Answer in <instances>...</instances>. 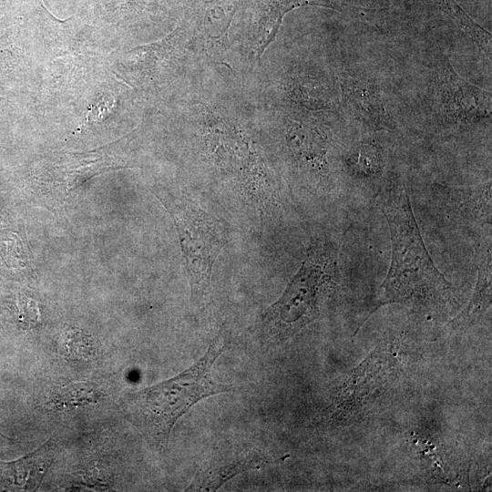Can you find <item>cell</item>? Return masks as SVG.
<instances>
[{"label": "cell", "mask_w": 492, "mask_h": 492, "mask_svg": "<svg viewBox=\"0 0 492 492\" xmlns=\"http://www.w3.org/2000/svg\"><path fill=\"white\" fill-rule=\"evenodd\" d=\"M350 173L361 179H372L381 174L383 152L374 142L362 143L348 159Z\"/></svg>", "instance_id": "17"}, {"label": "cell", "mask_w": 492, "mask_h": 492, "mask_svg": "<svg viewBox=\"0 0 492 492\" xmlns=\"http://www.w3.org/2000/svg\"><path fill=\"white\" fill-rule=\"evenodd\" d=\"M446 195L448 205H453L456 213L474 220L490 219V183L477 190L442 189Z\"/></svg>", "instance_id": "12"}, {"label": "cell", "mask_w": 492, "mask_h": 492, "mask_svg": "<svg viewBox=\"0 0 492 492\" xmlns=\"http://www.w3.org/2000/svg\"><path fill=\"white\" fill-rule=\"evenodd\" d=\"M277 461L278 459L271 458L261 452H241L216 457L197 473L186 490L215 491L240 473L260 468Z\"/></svg>", "instance_id": "7"}, {"label": "cell", "mask_w": 492, "mask_h": 492, "mask_svg": "<svg viewBox=\"0 0 492 492\" xmlns=\"http://www.w3.org/2000/svg\"><path fill=\"white\" fill-rule=\"evenodd\" d=\"M436 82L440 107L447 119L467 124L490 116L491 93L462 78L447 57L440 61Z\"/></svg>", "instance_id": "6"}, {"label": "cell", "mask_w": 492, "mask_h": 492, "mask_svg": "<svg viewBox=\"0 0 492 492\" xmlns=\"http://www.w3.org/2000/svg\"><path fill=\"white\" fill-rule=\"evenodd\" d=\"M292 97L296 102L311 109H330L335 105L334 97L329 87L310 77L294 81Z\"/></svg>", "instance_id": "15"}, {"label": "cell", "mask_w": 492, "mask_h": 492, "mask_svg": "<svg viewBox=\"0 0 492 492\" xmlns=\"http://www.w3.org/2000/svg\"><path fill=\"white\" fill-rule=\"evenodd\" d=\"M286 142L292 156L302 167L317 175H326L328 139L320 128L293 123L287 132Z\"/></svg>", "instance_id": "10"}, {"label": "cell", "mask_w": 492, "mask_h": 492, "mask_svg": "<svg viewBox=\"0 0 492 492\" xmlns=\"http://www.w3.org/2000/svg\"><path fill=\"white\" fill-rule=\"evenodd\" d=\"M490 233L477 245V281L467 306L446 327L466 330L477 324L491 305V240Z\"/></svg>", "instance_id": "9"}, {"label": "cell", "mask_w": 492, "mask_h": 492, "mask_svg": "<svg viewBox=\"0 0 492 492\" xmlns=\"http://www.w3.org/2000/svg\"><path fill=\"white\" fill-rule=\"evenodd\" d=\"M50 440L20 460L8 465L14 483L26 490H35L53 462Z\"/></svg>", "instance_id": "11"}, {"label": "cell", "mask_w": 492, "mask_h": 492, "mask_svg": "<svg viewBox=\"0 0 492 492\" xmlns=\"http://www.w3.org/2000/svg\"><path fill=\"white\" fill-rule=\"evenodd\" d=\"M169 210L179 236L192 297L202 298L224 245L222 234L211 216L189 199H175Z\"/></svg>", "instance_id": "4"}, {"label": "cell", "mask_w": 492, "mask_h": 492, "mask_svg": "<svg viewBox=\"0 0 492 492\" xmlns=\"http://www.w3.org/2000/svg\"><path fill=\"white\" fill-rule=\"evenodd\" d=\"M224 350V343L216 338L206 353L178 375L140 391L136 407L149 436L165 447L177 421L200 400L231 391L217 382L212 367Z\"/></svg>", "instance_id": "2"}, {"label": "cell", "mask_w": 492, "mask_h": 492, "mask_svg": "<svg viewBox=\"0 0 492 492\" xmlns=\"http://www.w3.org/2000/svg\"><path fill=\"white\" fill-rule=\"evenodd\" d=\"M307 3L301 0H283L275 5L265 16V19L260 23L257 36L253 41V52L258 58L261 57L266 47L274 40L283 15L292 8L307 5Z\"/></svg>", "instance_id": "14"}, {"label": "cell", "mask_w": 492, "mask_h": 492, "mask_svg": "<svg viewBox=\"0 0 492 492\" xmlns=\"http://www.w3.org/2000/svg\"><path fill=\"white\" fill-rule=\"evenodd\" d=\"M103 397L97 384L84 382L54 389L48 404L55 410H68L97 403Z\"/></svg>", "instance_id": "13"}, {"label": "cell", "mask_w": 492, "mask_h": 492, "mask_svg": "<svg viewBox=\"0 0 492 492\" xmlns=\"http://www.w3.org/2000/svg\"><path fill=\"white\" fill-rule=\"evenodd\" d=\"M442 9L491 59V35L479 26L455 0H440Z\"/></svg>", "instance_id": "16"}, {"label": "cell", "mask_w": 492, "mask_h": 492, "mask_svg": "<svg viewBox=\"0 0 492 492\" xmlns=\"http://www.w3.org/2000/svg\"><path fill=\"white\" fill-rule=\"evenodd\" d=\"M377 205L388 223L392 258L374 311L385 304L408 301L446 302L452 296V285L432 261L408 193L398 178H389L378 194Z\"/></svg>", "instance_id": "1"}, {"label": "cell", "mask_w": 492, "mask_h": 492, "mask_svg": "<svg viewBox=\"0 0 492 492\" xmlns=\"http://www.w3.org/2000/svg\"><path fill=\"white\" fill-rule=\"evenodd\" d=\"M60 353L74 360L90 358L93 354L92 338L79 329H68L58 343Z\"/></svg>", "instance_id": "18"}, {"label": "cell", "mask_w": 492, "mask_h": 492, "mask_svg": "<svg viewBox=\"0 0 492 492\" xmlns=\"http://www.w3.org/2000/svg\"><path fill=\"white\" fill-rule=\"evenodd\" d=\"M343 93L352 111L364 123L377 129L394 128L376 84L350 75L343 83Z\"/></svg>", "instance_id": "8"}, {"label": "cell", "mask_w": 492, "mask_h": 492, "mask_svg": "<svg viewBox=\"0 0 492 492\" xmlns=\"http://www.w3.org/2000/svg\"><path fill=\"white\" fill-rule=\"evenodd\" d=\"M391 354L386 350L375 349L358 367L345 378V381L334 389L331 399L321 415V422L325 426H335L347 423L364 412V407L377 389L376 384L384 382L376 380L383 368L391 361Z\"/></svg>", "instance_id": "5"}, {"label": "cell", "mask_w": 492, "mask_h": 492, "mask_svg": "<svg viewBox=\"0 0 492 492\" xmlns=\"http://www.w3.org/2000/svg\"><path fill=\"white\" fill-rule=\"evenodd\" d=\"M335 251L316 244L309 249L303 262L280 299L265 315L278 335H292L316 319L338 285Z\"/></svg>", "instance_id": "3"}]
</instances>
